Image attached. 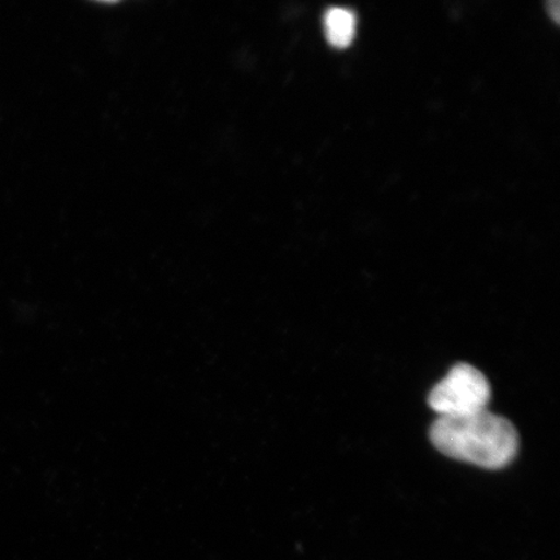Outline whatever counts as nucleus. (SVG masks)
<instances>
[{"label": "nucleus", "instance_id": "nucleus-1", "mask_svg": "<svg viewBox=\"0 0 560 560\" xmlns=\"http://www.w3.org/2000/svg\"><path fill=\"white\" fill-rule=\"evenodd\" d=\"M430 438L447 457L488 470L506 467L520 450L514 424L488 409L462 418H438Z\"/></svg>", "mask_w": 560, "mask_h": 560}, {"label": "nucleus", "instance_id": "nucleus-2", "mask_svg": "<svg viewBox=\"0 0 560 560\" xmlns=\"http://www.w3.org/2000/svg\"><path fill=\"white\" fill-rule=\"evenodd\" d=\"M490 384L468 363L455 365L430 392L429 404L439 418H462L488 409Z\"/></svg>", "mask_w": 560, "mask_h": 560}, {"label": "nucleus", "instance_id": "nucleus-3", "mask_svg": "<svg viewBox=\"0 0 560 560\" xmlns=\"http://www.w3.org/2000/svg\"><path fill=\"white\" fill-rule=\"evenodd\" d=\"M325 32L331 46L347 48L354 39V13L339 7L328 10L325 15Z\"/></svg>", "mask_w": 560, "mask_h": 560}, {"label": "nucleus", "instance_id": "nucleus-4", "mask_svg": "<svg viewBox=\"0 0 560 560\" xmlns=\"http://www.w3.org/2000/svg\"><path fill=\"white\" fill-rule=\"evenodd\" d=\"M559 9L560 4L558 0H551V2L546 3V10H548L549 16L556 24H559Z\"/></svg>", "mask_w": 560, "mask_h": 560}]
</instances>
